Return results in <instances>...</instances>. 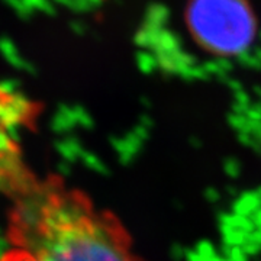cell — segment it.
<instances>
[{
  "label": "cell",
  "instance_id": "6da1fadb",
  "mask_svg": "<svg viewBox=\"0 0 261 261\" xmlns=\"http://www.w3.org/2000/svg\"><path fill=\"white\" fill-rule=\"evenodd\" d=\"M6 241L0 261H144L112 212L56 174L10 199Z\"/></svg>",
  "mask_w": 261,
  "mask_h": 261
},
{
  "label": "cell",
  "instance_id": "7a4b0ae2",
  "mask_svg": "<svg viewBox=\"0 0 261 261\" xmlns=\"http://www.w3.org/2000/svg\"><path fill=\"white\" fill-rule=\"evenodd\" d=\"M39 115V103L0 84V195L9 199L37 177L27 164L20 135L37 126Z\"/></svg>",
  "mask_w": 261,
  "mask_h": 261
},
{
  "label": "cell",
  "instance_id": "3957f363",
  "mask_svg": "<svg viewBox=\"0 0 261 261\" xmlns=\"http://www.w3.org/2000/svg\"><path fill=\"white\" fill-rule=\"evenodd\" d=\"M192 22L202 45L216 54H237L251 38L248 12L237 0H199Z\"/></svg>",
  "mask_w": 261,
  "mask_h": 261
}]
</instances>
